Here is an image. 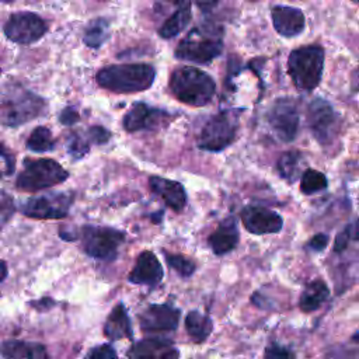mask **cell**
<instances>
[{
  "instance_id": "6da1fadb",
  "label": "cell",
  "mask_w": 359,
  "mask_h": 359,
  "mask_svg": "<svg viewBox=\"0 0 359 359\" xmlns=\"http://www.w3.org/2000/svg\"><path fill=\"white\" fill-rule=\"evenodd\" d=\"M46 102L42 97L17 83L0 86V125L20 126L43 114Z\"/></svg>"
},
{
  "instance_id": "7a4b0ae2",
  "label": "cell",
  "mask_w": 359,
  "mask_h": 359,
  "mask_svg": "<svg viewBox=\"0 0 359 359\" xmlns=\"http://www.w3.org/2000/svg\"><path fill=\"white\" fill-rule=\"evenodd\" d=\"M156 72L150 65H114L101 69L95 79L97 83L112 93L129 94L147 90L154 81Z\"/></svg>"
},
{
  "instance_id": "3957f363",
  "label": "cell",
  "mask_w": 359,
  "mask_h": 359,
  "mask_svg": "<svg viewBox=\"0 0 359 359\" xmlns=\"http://www.w3.org/2000/svg\"><path fill=\"white\" fill-rule=\"evenodd\" d=\"M168 86L178 101L192 107H203L210 102L216 88L209 74L191 66L175 69L171 73Z\"/></svg>"
},
{
  "instance_id": "277c9868",
  "label": "cell",
  "mask_w": 359,
  "mask_h": 359,
  "mask_svg": "<svg viewBox=\"0 0 359 359\" xmlns=\"http://www.w3.org/2000/svg\"><path fill=\"white\" fill-rule=\"evenodd\" d=\"M223 49L222 31L210 24L195 27L178 43L175 56L181 60L206 65L216 59Z\"/></svg>"
},
{
  "instance_id": "5b68a950",
  "label": "cell",
  "mask_w": 359,
  "mask_h": 359,
  "mask_svg": "<svg viewBox=\"0 0 359 359\" xmlns=\"http://www.w3.org/2000/svg\"><path fill=\"white\" fill-rule=\"evenodd\" d=\"M324 49L320 45H307L294 49L287 59V72L300 90H314L323 74Z\"/></svg>"
},
{
  "instance_id": "8992f818",
  "label": "cell",
  "mask_w": 359,
  "mask_h": 359,
  "mask_svg": "<svg viewBox=\"0 0 359 359\" xmlns=\"http://www.w3.org/2000/svg\"><path fill=\"white\" fill-rule=\"evenodd\" d=\"M69 172L52 158L25 160L24 168L17 177V188L25 192H35L63 182Z\"/></svg>"
},
{
  "instance_id": "52a82bcc",
  "label": "cell",
  "mask_w": 359,
  "mask_h": 359,
  "mask_svg": "<svg viewBox=\"0 0 359 359\" xmlns=\"http://www.w3.org/2000/svg\"><path fill=\"white\" fill-rule=\"evenodd\" d=\"M238 128L237 115L231 111H222L210 116L203 125L198 146L208 151H222L230 146L236 137Z\"/></svg>"
},
{
  "instance_id": "ba28073f",
  "label": "cell",
  "mask_w": 359,
  "mask_h": 359,
  "mask_svg": "<svg viewBox=\"0 0 359 359\" xmlns=\"http://www.w3.org/2000/svg\"><path fill=\"white\" fill-rule=\"evenodd\" d=\"M123 240H125V234L112 227L84 226L81 229L83 248L87 255L95 259H102V261L114 259Z\"/></svg>"
},
{
  "instance_id": "9c48e42d",
  "label": "cell",
  "mask_w": 359,
  "mask_h": 359,
  "mask_svg": "<svg viewBox=\"0 0 359 359\" xmlns=\"http://www.w3.org/2000/svg\"><path fill=\"white\" fill-rule=\"evenodd\" d=\"M73 199L70 192H49L27 199L21 203V212L34 219H62L67 216Z\"/></svg>"
},
{
  "instance_id": "30bf717a",
  "label": "cell",
  "mask_w": 359,
  "mask_h": 359,
  "mask_svg": "<svg viewBox=\"0 0 359 359\" xmlns=\"http://www.w3.org/2000/svg\"><path fill=\"white\" fill-rule=\"evenodd\" d=\"M339 119L334 108L323 98H316L311 101L307 109V125L321 144H328L332 142L338 132Z\"/></svg>"
},
{
  "instance_id": "8fae6325",
  "label": "cell",
  "mask_w": 359,
  "mask_h": 359,
  "mask_svg": "<svg viewBox=\"0 0 359 359\" xmlns=\"http://www.w3.org/2000/svg\"><path fill=\"white\" fill-rule=\"evenodd\" d=\"M48 31L46 22L36 14L21 11L11 14L4 25L6 36L21 45H28L41 39Z\"/></svg>"
},
{
  "instance_id": "7c38bea8",
  "label": "cell",
  "mask_w": 359,
  "mask_h": 359,
  "mask_svg": "<svg viewBox=\"0 0 359 359\" xmlns=\"http://www.w3.org/2000/svg\"><path fill=\"white\" fill-rule=\"evenodd\" d=\"M154 11L163 17L158 27L161 38L178 35L191 20V0H157Z\"/></svg>"
},
{
  "instance_id": "4fadbf2b",
  "label": "cell",
  "mask_w": 359,
  "mask_h": 359,
  "mask_svg": "<svg viewBox=\"0 0 359 359\" xmlns=\"http://www.w3.org/2000/svg\"><path fill=\"white\" fill-rule=\"evenodd\" d=\"M268 123L282 142H292L299 129V112L292 98L276 100L268 111Z\"/></svg>"
},
{
  "instance_id": "5bb4252c",
  "label": "cell",
  "mask_w": 359,
  "mask_h": 359,
  "mask_svg": "<svg viewBox=\"0 0 359 359\" xmlns=\"http://www.w3.org/2000/svg\"><path fill=\"white\" fill-rule=\"evenodd\" d=\"M171 115L163 109L150 107L144 102H136L123 116V128L128 132H137V130H153L167 121H170Z\"/></svg>"
},
{
  "instance_id": "9a60e30c",
  "label": "cell",
  "mask_w": 359,
  "mask_h": 359,
  "mask_svg": "<svg viewBox=\"0 0 359 359\" xmlns=\"http://www.w3.org/2000/svg\"><path fill=\"white\" fill-rule=\"evenodd\" d=\"M241 222L247 231L252 234L278 233L283 227L279 213L264 206H247L241 212Z\"/></svg>"
},
{
  "instance_id": "2e32d148",
  "label": "cell",
  "mask_w": 359,
  "mask_h": 359,
  "mask_svg": "<svg viewBox=\"0 0 359 359\" xmlns=\"http://www.w3.org/2000/svg\"><path fill=\"white\" fill-rule=\"evenodd\" d=\"M181 311L170 304H150L139 314L143 331H172L178 327Z\"/></svg>"
},
{
  "instance_id": "e0dca14e",
  "label": "cell",
  "mask_w": 359,
  "mask_h": 359,
  "mask_svg": "<svg viewBox=\"0 0 359 359\" xmlns=\"http://www.w3.org/2000/svg\"><path fill=\"white\" fill-rule=\"evenodd\" d=\"M164 276L163 265L151 251H142L135 262V266L129 272V282L135 285L156 286Z\"/></svg>"
},
{
  "instance_id": "ac0fdd59",
  "label": "cell",
  "mask_w": 359,
  "mask_h": 359,
  "mask_svg": "<svg viewBox=\"0 0 359 359\" xmlns=\"http://www.w3.org/2000/svg\"><path fill=\"white\" fill-rule=\"evenodd\" d=\"M129 359H180V351L170 339L146 338L130 346Z\"/></svg>"
},
{
  "instance_id": "d6986e66",
  "label": "cell",
  "mask_w": 359,
  "mask_h": 359,
  "mask_svg": "<svg viewBox=\"0 0 359 359\" xmlns=\"http://www.w3.org/2000/svg\"><path fill=\"white\" fill-rule=\"evenodd\" d=\"M273 27L282 36H296L303 32L306 20L302 10L289 6H276L272 8Z\"/></svg>"
},
{
  "instance_id": "ffe728a7",
  "label": "cell",
  "mask_w": 359,
  "mask_h": 359,
  "mask_svg": "<svg viewBox=\"0 0 359 359\" xmlns=\"http://www.w3.org/2000/svg\"><path fill=\"white\" fill-rule=\"evenodd\" d=\"M151 191L158 195L164 203L175 212H181L187 205V192L184 187L172 180L153 175L149 178Z\"/></svg>"
},
{
  "instance_id": "44dd1931",
  "label": "cell",
  "mask_w": 359,
  "mask_h": 359,
  "mask_svg": "<svg viewBox=\"0 0 359 359\" xmlns=\"http://www.w3.org/2000/svg\"><path fill=\"white\" fill-rule=\"evenodd\" d=\"M240 240V231L233 217H226L216 230L208 237V243L216 255H224L233 251Z\"/></svg>"
},
{
  "instance_id": "7402d4cb",
  "label": "cell",
  "mask_w": 359,
  "mask_h": 359,
  "mask_svg": "<svg viewBox=\"0 0 359 359\" xmlns=\"http://www.w3.org/2000/svg\"><path fill=\"white\" fill-rule=\"evenodd\" d=\"M104 334L109 341H118L123 338L132 339V324L123 303H118L107 317L104 324Z\"/></svg>"
},
{
  "instance_id": "603a6c76",
  "label": "cell",
  "mask_w": 359,
  "mask_h": 359,
  "mask_svg": "<svg viewBox=\"0 0 359 359\" xmlns=\"http://www.w3.org/2000/svg\"><path fill=\"white\" fill-rule=\"evenodd\" d=\"M0 355L4 359H48L46 348L42 344L17 339L3 342Z\"/></svg>"
},
{
  "instance_id": "cb8c5ba5",
  "label": "cell",
  "mask_w": 359,
  "mask_h": 359,
  "mask_svg": "<svg viewBox=\"0 0 359 359\" xmlns=\"http://www.w3.org/2000/svg\"><path fill=\"white\" fill-rule=\"evenodd\" d=\"M328 296L330 289L327 283L323 279H314L309 282L303 289L299 299V307L304 313L316 311L328 299Z\"/></svg>"
},
{
  "instance_id": "d4e9b609",
  "label": "cell",
  "mask_w": 359,
  "mask_h": 359,
  "mask_svg": "<svg viewBox=\"0 0 359 359\" xmlns=\"http://www.w3.org/2000/svg\"><path fill=\"white\" fill-rule=\"evenodd\" d=\"M185 328L189 338L196 342H205L213 331V323L209 316L202 314L196 310H191L185 317Z\"/></svg>"
},
{
  "instance_id": "484cf974",
  "label": "cell",
  "mask_w": 359,
  "mask_h": 359,
  "mask_svg": "<svg viewBox=\"0 0 359 359\" xmlns=\"http://www.w3.org/2000/svg\"><path fill=\"white\" fill-rule=\"evenodd\" d=\"M302 156L299 151H286L283 153L276 164L278 172L283 180L287 182H294L299 175V167H300Z\"/></svg>"
},
{
  "instance_id": "4316f807",
  "label": "cell",
  "mask_w": 359,
  "mask_h": 359,
  "mask_svg": "<svg viewBox=\"0 0 359 359\" xmlns=\"http://www.w3.org/2000/svg\"><path fill=\"white\" fill-rule=\"evenodd\" d=\"M327 177L314 168H307L300 175V191L304 195H313L327 188Z\"/></svg>"
},
{
  "instance_id": "83f0119b",
  "label": "cell",
  "mask_w": 359,
  "mask_h": 359,
  "mask_svg": "<svg viewBox=\"0 0 359 359\" xmlns=\"http://www.w3.org/2000/svg\"><path fill=\"white\" fill-rule=\"evenodd\" d=\"M27 147L36 153L52 150L55 147V139L52 136V132L46 126L35 128L27 140Z\"/></svg>"
},
{
  "instance_id": "f1b7e54d",
  "label": "cell",
  "mask_w": 359,
  "mask_h": 359,
  "mask_svg": "<svg viewBox=\"0 0 359 359\" xmlns=\"http://www.w3.org/2000/svg\"><path fill=\"white\" fill-rule=\"evenodd\" d=\"M109 36V28H108V22L105 20H95L93 21L84 34V42L87 46L90 48H100Z\"/></svg>"
},
{
  "instance_id": "f546056e",
  "label": "cell",
  "mask_w": 359,
  "mask_h": 359,
  "mask_svg": "<svg viewBox=\"0 0 359 359\" xmlns=\"http://www.w3.org/2000/svg\"><path fill=\"white\" fill-rule=\"evenodd\" d=\"M165 255V261L170 265V268H172L177 273H180L181 276H191L195 271V264L192 261H189L188 258H185L184 255L180 254H170V252H164Z\"/></svg>"
},
{
  "instance_id": "4dcf8cb0",
  "label": "cell",
  "mask_w": 359,
  "mask_h": 359,
  "mask_svg": "<svg viewBox=\"0 0 359 359\" xmlns=\"http://www.w3.org/2000/svg\"><path fill=\"white\" fill-rule=\"evenodd\" d=\"M90 139L88 136L87 137H83L79 133H73L67 142V150L69 153L76 157V158H81L84 154L88 153V149H90Z\"/></svg>"
},
{
  "instance_id": "1f68e13d",
  "label": "cell",
  "mask_w": 359,
  "mask_h": 359,
  "mask_svg": "<svg viewBox=\"0 0 359 359\" xmlns=\"http://www.w3.org/2000/svg\"><path fill=\"white\" fill-rule=\"evenodd\" d=\"M264 359H296V355L289 348L282 346L278 342H271L265 348Z\"/></svg>"
},
{
  "instance_id": "d6a6232c",
  "label": "cell",
  "mask_w": 359,
  "mask_h": 359,
  "mask_svg": "<svg viewBox=\"0 0 359 359\" xmlns=\"http://www.w3.org/2000/svg\"><path fill=\"white\" fill-rule=\"evenodd\" d=\"M86 359H118V355L111 345L104 344V345L91 348L88 351Z\"/></svg>"
},
{
  "instance_id": "836d02e7",
  "label": "cell",
  "mask_w": 359,
  "mask_h": 359,
  "mask_svg": "<svg viewBox=\"0 0 359 359\" xmlns=\"http://www.w3.org/2000/svg\"><path fill=\"white\" fill-rule=\"evenodd\" d=\"M13 201L7 194L0 192V227L8 220V217L13 215Z\"/></svg>"
},
{
  "instance_id": "e575fe53",
  "label": "cell",
  "mask_w": 359,
  "mask_h": 359,
  "mask_svg": "<svg viewBox=\"0 0 359 359\" xmlns=\"http://www.w3.org/2000/svg\"><path fill=\"white\" fill-rule=\"evenodd\" d=\"M87 136H88L90 142L101 144V143H107L109 140L111 133L102 126H91L87 132Z\"/></svg>"
},
{
  "instance_id": "d590c367",
  "label": "cell",
  "mask_w": 359,
  "mask_h": 359,
  "mask_svg": "<svg viewBox=\"0 0 359 359\" xmlns=\"http://www.w3.org/2000/svg\"><path fill=\"white\" fill-rule=\"evenodd\" d=\"M14 171L13 157L0 149V177H6Z\"/></svg>"
},
{
  "instance_id": "8d00e7d4",
  "label": "cell",
  "mask_w": 359,
  "mask_h": 359,
  "mask_svg": "<svg viewBox=\"0 0 359 359\" xmlns=\"http://www.w3.org/2000/svg\"><path fill=\"white\" fill-rule=\"evenodd\" d=\"M349 241H351V236H349V230H348V226H346L342 231H339L337 234L335 241H334V251L335 252H342L348 247Z\"/></svg>"
},
{
  "instance_id": "74e56055",
  "label": "cell",
  "mask_w": 359,
  "mask_h": 359,
  "mask_svg": "<svg viewBox=\"0 0 359 359\" xmlns=\"http://www.w3.org/2000/svg\"><path fill=\"white\" fill-rule=\"evenodd\" d=\"M328 236L324 233H317L316 236H313L309 241V248L313 251H323L327 245H328Z\"/></svg>"
},
{
  "instance_id": "f35d334b",
  "label": "cell",
  "mask_w": 359,
  "mask_h": 359,
  "mask_svg": "<svg viewBox=\"0 0 359 359\" xmlns=\"http://www.w3.org/2000/svg\"><path fill=\"white\" fill-rule=\"evenodd\" d=\"M59 119H60V122L63 125H73V123H76L80 119V115H79V111L76 108L67 107V108H65L62 111Z\"/></svg>"
},
{
  "instance_id": "ab89813d",
  "label": "cell",
  "mask_w": 359,
  "mask_h": 359,
  "mask_svg": "<svg viewBox=\"0 0 359 359\" xmlns=\"http://www.w3.org/2000/svg\"><path fill=\"white\" fill-rule=\"evenodd\" d=\"M195 1L202 11H209L219 3V0H195Z\"/></svg>"
},
{
  "instance_id": "60d3db41",
  "label": "cell",
  "mask_w": 359,
  "mask_h": 359,
  "mask_svg": "<svg viewBox=\"0 0 359 359\" xmlns=\"http://www.w3.org/2000/svg\"><path fill=\"white\" fill-rule=\"evenodd\" d=\"M348 230H349L351 240L353 238V240L359 241V217H358L353 223H351V224L348 226Z\"/></svg>"
},
{
  "instance_id": "b9f144b4",
  "label": "cell",
  "mask_w": 359,
  "mask_h": 359,
  "mask_svg": "<svg viewBox=\"0 0 359 359\" xmlns=\"http://www.w3.org/2000/svg\"><path fill=\"white\" fill-rule=\"evenodd\" d=\"M6 276H7V265L4 261H0V283Z\"/></svg>"
},
{
  "instance_id": "7bdbcfd3",
  "label": "cell",
  "mask_w": 359,
  "mask_h": 359,
  "mask_svg": "<svg viewBox=\"0 0 359 359\" xmlns=\"http://www.w3.org/2000/svg\"><path fill=\"white\" fill-rule=\"evenodd\" d=\"M352 341H355V342H358V344H359V331H358L356 334H353V335H352Z\"/></svg>"
},
{
  "instance_id": "ee69618b",
  "label": "cell",
  "mask_w": 359,
  "mask_h": 359,
  "mask_svg": "<svg viewBox=\"0 0 359 359\" xmlns=\"http://www.w3.org/2000/svg\"><path fill=\"white\" fill-rule=\"evenodd\" d=\"M1 3H11V1H15V0H0Z\"/></svg>"
}]
</instances>
